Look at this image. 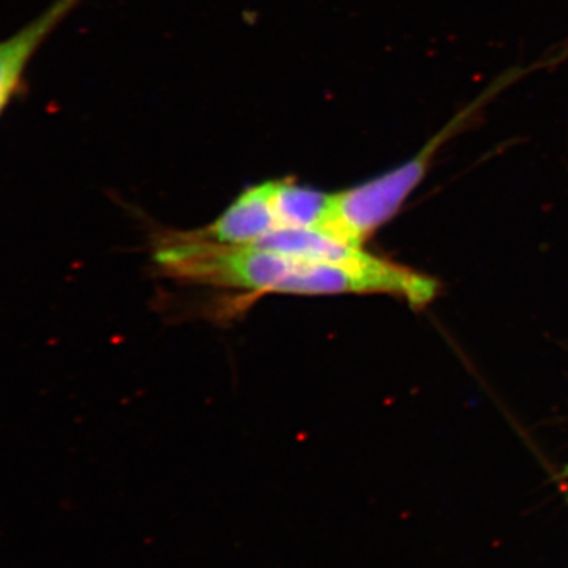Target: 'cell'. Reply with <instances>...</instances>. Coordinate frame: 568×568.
I'll return each mask as SVG.
<instances>
[{
    "mask_svg": "<svg viewBox=\"0 0 568 568\" xmlns=\"http://www.w3.org/2000/svg\"><path fill=\"white\" fill-rule=\"evenodd\" d=\"M545 67L547 62L540 61L537 65L515 67L500 74L476 100L467 104L465 110L457 112L439 132L433 134L416 155L361 185L332 193L331 211L320 230L347 244L364 246L366 239L372 237L381 226L390 222L396 213L402 211L414 190L424 182L437 152L448 141L465 132L481 110L499 93L506 91L508 85Z\"/></svg>",
    "mask_w": 568,
    "mask_h": 568,
    "instance_id": "obj_1",
    "label": "cell"
},
{
    "mask_svg": "<svg viewBox=\"0 0 568 568\" xmlns=\"http://www.w3.org/2000/svg\"><path fill=\"white\" fill-rule=\"evenodd\" d=\"M82 0H54L28 24L0 40V118L24 82L32 59Z\"/></svg>",
    "mask_w": 568,
    "mask_h": 568,
    "instance_id": "obj_2",
    "label": "cell"
},
{
    "mask_svg": "<svg viewBox=\"0 0 568 568\" xmlns=\"http://www.w3.org/2000/svg\"><path fill=\"white\" fill-rule=\"evenodd\" d=\"M271 193V181L250 186L215 222L192 234L222 245L256 244L264 235L278 230Z\"/></svg>",
    "mask_w": 568,
    "mask_h": 568,
    "instance_id": "obj_3",
    "label": "cell"
},
{
    "mask_svg": "<svg viewBox=\"0 0 568 568\" xmlns=\"http://www.w3.org/2000/svg\"><path fill=\"white\" fill-rule=\"evenodd\" d=\"M272 207L278 230L308 227L320 230L331 211L332 194L310 186L298 185L291 179L271 181Z\"/></svg>",
    "mask_w": 568,
    "mask_h": 568,
    "instance_id": "obj_4",
    "label": "cell"
},
{
    "mask_svg": "<svg viewBox=\"0 0 568 568\" xmlns=\"http://www.w3.org/2000/svg\"><path fill=\"white\" fill-rule=\"evenodd\" d=\"M567 474H568V469H567Z\"/></svg>",
    "mask_w": 568,
    "mask_h": 568,
    "instance_id": "obj_5",
    "label": "cell"
}]
</instances>
